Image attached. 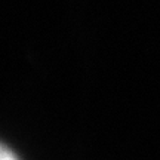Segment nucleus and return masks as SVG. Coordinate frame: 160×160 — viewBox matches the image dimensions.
Returning <instances> with one entry per match:
<instances>
[{
  "mask_svg": "<svg viewBox=\"0 0 160 160\" xmlns=\"http://www.w3.org/2000/svg\"><path fill=\"white\" fill-rule=\"evenodd\" d=\"M2 160H18V159L11 150H8L6 147H3V150H2Z\"/></svg>",
  "mask_w": 160,
  "mask_h": 160,
  "instance_id": "nucleus-1",
  "label": "nucleus"
}]
</instances>
